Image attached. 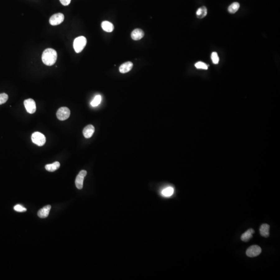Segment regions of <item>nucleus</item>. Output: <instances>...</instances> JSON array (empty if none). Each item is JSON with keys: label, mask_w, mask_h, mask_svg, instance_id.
I'll return each mask as SVG.
<instances>
[{"label": "nucleus", "mask_w": 280, "mask_h": 280, "mask_svg": "<svg viewBox=\"0 0 280 280\" xmlns=\"http://www.w3.org/2000/svg\"><path fill=\"white\" fill-rule=\"evenodd\" d=\"M57 59V53L53 49H46L43 53L42 60L43 62L46 66H53L56 62Z\"/></svg>", "instance_id": "1"}, {"label": "nucleus", "mask_w": 280, "mask_h": 280, "mask_svg": "<svg viewBox=\"0 0 280 280\" xmlns=\"http://www.w3.org/2000/svg\"><path fill=\"white\" fill-rule=\"evenodd\" d=\"M87 44V39L84 36L76 38L73 43V47L76 53H80L84 49Z\"/></svg>", "instance_id": "2"}, {"label": "nucleus", "mask_w": 280, "mask_h": 280, "mask_svg": "<svg viewBox=\"0 0 280 280\" xmlns=\"http://www.w3.org/2000/svg\"><path fill=\"white\" fill-rule=\"evenodd\" d=\"M32 141L39 146H42L46 143V138L44 135L39 132H35L31 136Z\"/></svg>", "instance_id": "3"}, {"label": "nucleus", "mask_w": 280, "mask_h": 280, "mask_svg": "<svg viewBox=\"0 0 280 280\" xmlns=\"http://www.w3.org/2000/svg\"><path fill=\"white\" fill-rule=\"evenodd\" d=\"M70 110L67 107H62L57 112V117L60 121H65L70 116Z\"/></svg>", "instance_id": "4"}, {"label": "nucleus", "mask_w": 280, "mask_h": 280, "mask_svg": "<svg viewBox=\"0 0 280 280\" xmlns=\"http://www.w3.org/2000/svg\"><path fill=\"white\" fill-rule=\"evenodd\" d=\"M64 15L62 13H57L51 16L49 19V23L52 25H59L64 21Z\"/></svg>", "instance_id": "5"}, {"label": "nucleus", "mask_w": 280, "mask_h": 280, "mask_svg": "<svg viewBox=\"0 0 280 280\" xmlns=\"http://www.w3.org/2000/svg\"><path fill=\"white\" fill-rule=\"evenodd\" d=\"M24 105L27 111L30 114H33L36 111V103L32 99H28L24 101Z\"/></svg>", "instance_id": "6"}, {"label": "nucleus", "mask_w": 280, "mask_h": 280, "mask_svg": "<svg viewBox=\"0 0 280 280\" xmlns=\"http://www.w3.org/2000/svg\"><path fill=\"white\" fill-rule=\"evenodd\" d=\"M261 252V249L259 246L254 245L247 249L246 254L248 257H254L259 255Z\"/></svg>", "instance_id": "7"}, {"label": "nucleus", "mask_w": 280, "mask_h": 280, "mask_svg": "<svg viewBox=\"0 0 280 280\" xmlns=\"http://www.w3.org/2000/svg\"><path fill=\"white\" fill-rule=\"evenodd\" d=\"M86 175L87 171L85 170H81L77 176L75 180V185L78 190H81L83 188L84 180Z\"/></svg>", "instance_id": "8"}, {"label": "nucleus", "mask_w": 280, "mask_h": 280, "mask_svg": "<svg viewBox=\"0 0 280 280\" xmlns=\"http://www.w3.org/2000/svg\"><path fill=\"white\" fill-rule=\"evenodd\" d=\"M132 67L133 63L130 61H128L121 65V67H119V72H121V73H126L131 70Z\"/></svg>", "instance_id": "9"}, {"label": "nucleus", "mask_w": 280, "mask_h": 280, "mask_svg": "<svg viewBox=\"0 0 280 280\" xmlns=\"http://www.w3.org/2000/svg\"><path fill=\"white\" fill-rule=\"evenodd\" d=\"M94 127L91 125H89L85 127L83 130V133L85 138L89 139L92 136L94 133Z\"/></svg>", "instance_id": "10"}, {"label": "nucleus", "mask_w": 280, "mask_h": 280, "mask_svg": "<svg viewBox=\"0 0 280 280\" xmlns=\"http://www.w3.org/2000/svg\"><path fill=\"white\" fill-rule=\"evenodd\" d=\"M50 209H51V206L50 205L45 206L38 211V216L41 218H47L48 216Z\"/></svg>", "instance_id": "11"}, {"label": "nucleus", "mask_w": 280, "mask_h": 280, "mask_svg": "<svg viewBox=\"0 0 280 280\" xmlns=\"http://www.w3.org/2000/svg\"><path fill=\"white\" fill-rule=\"evenodd\" d=\"M144 36V32L140 29H136L131 33V38L133 40L138 41L142 39Z\"/></svg>", "instance_id": "12"}, {"label": "nucleus", "mask_w": 280, "mask_h": 280, "mask_svg": "<svg viewBox=\"0 0 280 280\" xmlns=\"http://www.w3.org/2000/svg\"><path fill=\"white\" fill-rule=\"evenodd\" d=\"M255 231L253 229H249L246 232L243 233L241 236V239L243 242H247L253 237V234L254 233Z\"/></svg>", "instance_id": "13"}, {"label": "nucleus", "mask_w": 280, "mask_h": 280, "mask_svg": "<svg viewBox=\"0 0 280 280\" xmlns=\"http://www.w3.org/2000/svg\"><path fill=\"white\" fill-rule=\"evenodd\" d=\"M269 229L270 226L267 224H264L260 226V233L262 236L267 238L269 236Z\"/></svg>", "instance_id": "14"}, {"label": "nucleus", "mask_w": 280, "mask_h": 280, "mask_svg": "<svg viewBox=\"0 0 280 280\" xmlns=\"http://www.w3.org/2000/svg\"><path fill=\"white\" fill-rule=\"evenodd\" d=\"M101 27L104 31L107 32H112L114 30V27L113 24L111 22L108 21H103L101 24Z\"/></svg>", "instance_id": "15"}, {"label": "nucleus", "mask_w": 280, "mask_h": 280, "mask_svg": "<svg viewBox=\"0 0 280 280\" xmlns=\"http://www.w3.org/2000/svg\"><path fill=\"white\" fill-rule=\"evenodd\" d=\"M60 164L58 161H56L52 164H46L45 169L46 170L49 172H54L59 168Z\"/></svg>", "instance_id": "16"}, {"label": "nucleus", "mask_w": 280, "mask_h": 280, "mask_svg": "<svg viewBox=\"0 0 280 280\" xmlns=\"http://www.w3.org/2000/svg\"><path fill=\"white\" fill-rule=\"evenodd\" d=\"M197 17L199 19H202L207 15V9L205 7H202L199 8L196 12Z\"/></svg>", "instance_id": "17"}, {"label": "nucleus", "mask_w": 280, "mask_h": 280, "mask_svg": "<svg viewBox=\"0 0 280 280\" xmlns=\"http://www.w3.org/2000/svg\"><path fill=\"white\" fill-rule=\"evenodd\" d=\"M174 189L172 187H168L167 188H164L161 192V194L163 196L166 197H169L172 196L173 194Z\"/></svg>", "instance_id": "18"}, {"label": "nucleus", "mask_w": 280, "mask_h": 280, "mask_svg": "<svg viewBox=\"0 0 280 280\" xmlns=\"http://www.w3.org/2000/svg\"><path fill=\"white\" fill-rule=\"evenodd\" d=\"M240 8V4L238 2H234L229 7L228 11L231 14H235Z\"/></svg>", "instance_id": "19"}, {"label": "nucleus", "mask_w": 280, "mask_h": 280, "mask_svg": "<svg viewBox=\"0 0 280 280\" xmlns=\"http://www.w3.org/2000/svg\"><path fill=\"white\" fill-rule=\"evenodd\" d=\"M102 98L100 95H97L94 97V100L91 102V105L93 107H97L100 104Z\"/></svg>", "instance_id": "20"}, {"label": "nucleus", "mask_w": 280, "mask_h": 280, "mask_svg": "<svg viewBox=\"0 0 280 280\" xmlns=\"http://www.w3.org/2000/svg\"><path fill=\"white\" fill-rule=\"evenodd\" d=\"M195 66L198 69H202V70H208V66L207 64H205V63L202 62H198L195 64Z\"/></svg>", "instance_id": "21"}, {"label": "nucleus", "mask_w": 280, "mask_h": 280, "mask_svg": "<svg viewBox=\"0 0 280 280\" xmlns=\"http://www.w3.org/2000/svg\"><path fill=\"white\" fill-rule=\"evenodd\" d=\"M211 59L214 64H217L218 63L219 59L217 53H216V52H213L211 54Z\"/></svg>", "instance_id": "22"}, {"label": "nucleus", "mask_w": 280, "mask_h": 280, "mask_svg": "<svg viewBox=\"0 0 280 280\" xmlns=\"http://www.w3.org/2000/svg\"><path fill=\"white\" fill-rule=\"evenodd\" d=\"M8 99V96L6 94H0V105L5 103Z\"/></svg>", "instance_id": "23"}, {"label": "nucleus", "mask_w": 280, "mask_h": 280, "mask_svg": "<svg viewBox=\"0 0 280 280\" xmlns=\"http://www.w3.org/2000/svg\"><path fill=\"white\" fill-rule=\"evenodd\" d=\"M14 209L16 211L18 212H25L27 211V209L25 208V207H23L22 205L20 204H17L14 207Z\"/></svg>", "instance_id": "24"}, {"label": "nucleus", "mask_w": 280, "mask_h": 280, "mask_svg": "<svg viewBox=\"0 0 280 280\" xmlns=\"http://www.w3.org/2000/svg\"><path fill=\"white\" fill-rule=\"evenodd\" d=\"M71 0H60V2L64 6H67L70 4Z\"/></svg>", "instance_id": "25"}]
</instances>
